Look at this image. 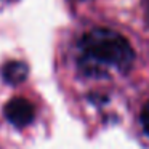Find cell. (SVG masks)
<instances>
[{
	"label": "cell",
	"mask_w": 149,
	"mask_h": 149,
	"mask_svg": "<svg viewBox=\"0 0 149 149\" xmlns=\"http://www.w3.org/2000/svg\"><path fill=\"white\" fill-rule=\"evenodd\" d=\"M3 112L8 122L18 128L27 127L29 123H32L34 117H36V109H34L32 103L27 101L26 98H13L11 101H8Z\"/></svg>",
	"instance_id": "2"
},
{
	"label": "cell",
	"mask_w": 149,
	"mask_h": 149,
	"mask_svg": "<svg viewBox=\"0 0 149 149\" xmlns=\"http://www.w3.org/2000/svg\"><path fill=\"white\" fill-rule=\"evenodd\" d=\"M144 10H146V16L149 19V0H144Z\"/></svg>",
	"instance_id": "5"
},
{
	"label": "cell",
	"mask_w": 149,
	"mask_h": 149,
	"mask_svg": "<svg viewBox=\"0 0 149 149\" xmlns=\"http://www.w3.org/2000/svg\"><path fill=\"white\" fill-rule=\"evenodd\" d=\"M29 74V68L23 61H10L2 68V79L8 85H18L24 82Z\"/></svg>",
	"instance_id": "3"
},
{
	"label": "cell",
	"mask_w": 149,
	"mask_h": 149,
	"mask_svg": "<svg viewBox=\"0 0 149 149\" xmlns=\"http://www.w3.org/2000/svg\"><path fill=\"white\" fill-rule=\"evenodd\" d=\"M141 125L144 128V132L149 135V101L144 104L143 107V112H141Z\"/></svg>",
	"instance_id": "4"
},
{
	"label": "cell",
	"mask_w": 149,
	"mask_h": 149,
	"mask_svg": "<svg viewBox=\"0 0 149 149\" xmlns=\"http://www.w3.org/2000/svg\"><path fill=\"white\" fill-rule=\"evenodd\" d=\"M135 52L130 42L111 29H93L79 42V68L90 77H106L109 72L130 69Z\"/></svg>",
	"instance_id": "1"
}]
</instances>
